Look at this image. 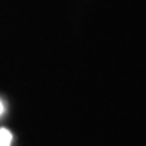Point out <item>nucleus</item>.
I'll list each match as a JSON object with an SVG mask.
<instances>
[{
  "label": "nucleus",
  "instance_id": "obj_1",
  "mask_svg": "<svg viewBox=\"0 0 146 146\" xmlns=\"http://www.w3.org/2000/svg\"><path fill=\"white\" fill-rule=\"evenodd\" d=\"M12 133L8 128H0V146H11Z\"/></svg>",
  "mask_w": 146,
  "mask_h": 146
},
{
  "label": "nucleus",
  "instance_id": "obj_2",
  "mask_svg": "<svg viewBox=\"0 0 146 146\" xmlns=\"http://www.w3.org/2000/svg\"><path fill=\"white\" fill-rule=\"evenodd\" d=\"M5 112V106H3V103H2V100H0V116H2V113Z\"/></svg>",
  "mask_w": 146,
  "mask_h": 146
}]
</instances>
